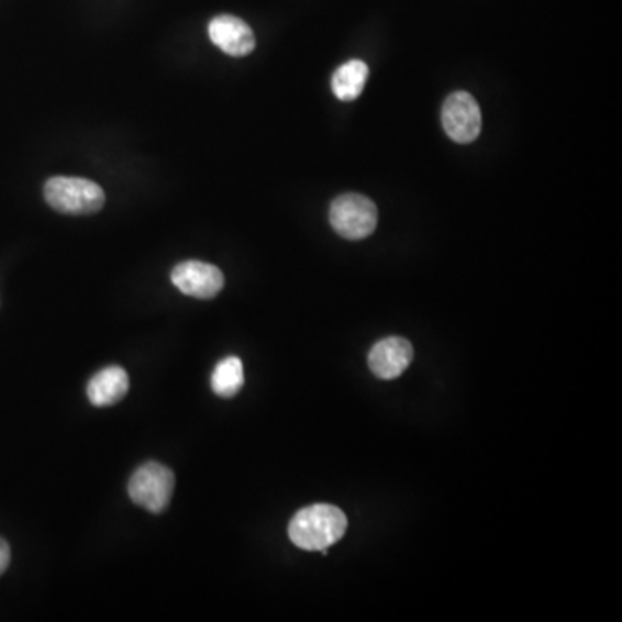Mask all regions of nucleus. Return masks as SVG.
Returning <instances> with one entry per match:
<instances>
[{
  "label": "nucleus",
  "instance_id": "obj_1",
  "mask_svg": "<svg viewBox=\"0 0 622 622\" xmlns=\"http://www.w3.org/2000/svg\"><path fill=\"white\" fill-rule=\"evenodd\" d=\"M348 530L343 510L327 503H316L299 510L289 524V537L298 548L322 552L340 542Z\"/></svg>",
  "mask_w": 622,
  "mask_h": 622
},
{
  "label": "nucleus",
  "instance_id": "obj_2",
  "mask_svg": "<svg viewBox=\"0 0 622 622\" xmlns=\"http://www.w3.org/2000/svg\"><path fill=\"white\" fill-rule=\"evenodd\" d=\"M45 201L65 214H92L104 207V190L87 178L53 177L44 186Z\"/></svg>",
  "mask_w": 622,
  "mask_h": 622
},
{
  "label": "nucleus",
  "instance_id": "obj_3",
  "mask_svg": "<svg viewBox=\"0 0 622 622\" xmlns=\"http://www.w3.org/2000/svg\"><path fill=\"white\" fill-rule=\"evenodd\" d=\"M329 219L341 237L360 241L374 234L379 213L373 199L362 195H343L332 201Z\"/></svg>",
  "mask_w": 622,
  "mask_h": 622
},
{
  "label": "nucleus",
  "instance_id": "obj_4",
  "mask_svg": "<svg viewBox=\"0 0 622 622\" xmlns=\"http://www.w3.org/2000/svg\"><path fill=\"white\" fill-rule=\"evenodd\" d=\"M174 488V473L158 462H147L130 479L129 495L142 509L159 513L170 506Z\"/></svg>",
  "mask_w": 622,
  "mask_h": 622
},
{
  "label": "nucleus",
  "instance_id": "obj_5",
  "mask_svg": "<svg viewBox=\"0 0 622 622\" xmlns=\"http://www.w3.org/2000/svg\"><path fill=\"white\" fill-rule=\"evenodd\" d=\"M441 122L452 141L470 144L481 134V108L469 92H453L443 105Z\"/></svg>",
  "mask_w": 622,
  "mask_h": 622
},
{
  "label": "nucleus",
  "instance_id": "obj_6",
  "mask_svg": "<svg viewBox=\"0 0 622 622\" xmlns=\"http://www.w3.org/2000/svg\"><path fill=\"white\" fill-rule=\"evenodd\" d=\"M171 282L178 291L198 299H211L223 289L220 268L202 262H184L171 271Z\"/></svg>",
  "mask_w": 622,
  "mask_h": 622
},
{
  "label": "nucleus",
  "instance_id": "obj_7",
  "mask_svg": "<svg viewBox=\"0 0 622 622\" xmlns=\"http://www.w3.org/2000/svg\"><path fill=\"white\" fill-rule=\"evenodd\" d=\"M211 42L229 56L244 57L255 51V33L241 18L220 14L208 26Z\"/></svg>",
  "mask_w": 622,
  "mask_h": 622
},
{
  "label": "nucleus",
  "instance_id": "obj_8",
  "mask_svg": "<svg viewBox=\"0 0 622 622\" xmlns=\"http://www.w3.org/2000/svg\"><path fill=\"white\" fill-rule=\"evenodd\" d=\"M413 348L403 337H386L374 344L368 353V367L379 379L392 380L410 367Z\"/></svg>",
  "mask_w": 622,
  "mask_h": 622
},
{
  "label": "nucleus",
  "instance_id": "obj_9",
  "mask_svg": "<svg viewBox=\"0 0 622 622\" xmlns=\"http://www.w3.org/2000/svg\"><path fill=\"white\" fill-rule=\"evenodd\" d=\"M129 388V374L122 367L113 365L92 377L87 395H89L90 403L96 407H110L123 400Z\"/></svg>",
  "mask_w": 622,
  "mask_h": 622
},
{
  "label": "nucleus",
  "instance_id": "obj_10",
  "mask_svg": "<svg viewBox=\"0 0 622 622\" xmlns=\"http://www.w3.org/2000/svg\"><path fill=\"white\" fill-rule=\"evenodd\" d=\"M368 80V66L360 59H352L336 69L332 77V92L340 101L349 102L360 98Z\"/></svg>",
  "mask_w": 622,
  "mask_h": 622
},
{
  "label": "nucleus",
  "instance_id": "obj_11",
  "mask_svg": "<svg viewBox=\"0 0 622 622\" xmlns=\"http://www.w3.org/2000/svg\"><path fill=\"white\" fill-rule=\"evenodd\" d=\"M244 386L243 362L237 356H229L214 367L211 376V388L222 398H232L237 395Z\"/></svg>",
  "mask_w": 622,
  "mask_h": 622
},
{
  "label": "nucleus",
  "instance_id": "obj_12",
  "mask_svg": "<svg viewBox=\"0 0 622 622\" xmlns=\"http://www.w3.org/2000/svg\"><path fill=\"white\" fill-rule=\"evenodd\" d=\"M9 562H11V549H9L8 543L0 537V576L8 569Z\"/></svg>",
  "mask_w": 622,
  "mask_h": 622
}]
</instances>
